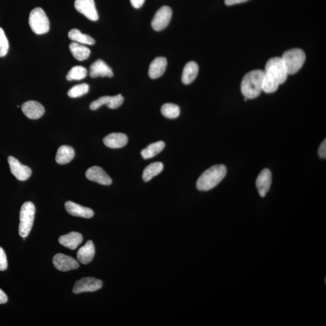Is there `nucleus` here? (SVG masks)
Listing matches in <instances>:
<instances>
[{"instance_id": "1", "label": "nucleus", "mask_w": 326, "mask_h": 326, "mask_svg": "<svg viewBox=\"0 0 326 326\" xmlns=\"http://www.w3.org/2000/svg\"><path fill=\"white\" fill-rule=\"evenodd\" d=\"M287 75L282 57L270 59L265 67L263 91L267 93L276 92L279 85L286 82Z\"/></svg>"}, {"instance_id": "2", "label": "nucleus", "mask_w": 326, "mask_h": 326, "mask_svg": "<svg viewBox=\"0 0 326 326\" xmlns=\"http://www.w3.org/2000/svg\"><path fill=\"white\" fill-rule=\"evenodd\" d=\"M264 71L253 70L245 75L241 84V91L247 99H255L263 91Z\"/></svg>"}, {"instance_id": "3", "label": "nucleus", "mask_w": 326, "mask_h": 326, "mask_svg": "<svg viewBox=\"0 0 326 326\" xmlns=\"http://www.w3.org/2000/svg\"><path fill=\"white\" fill-rule=\"evenodd\" d=\"M226 168L224 165H217L212 166L200 176L197 183V187L200 191H209L215 188L225 178Z\"/></svg>"}, {"instance_id": "4", "label": "nucleus", "mask_w": 326, "mask_h": 326, "mask_svg": "<svg viewBox=\"0 0 326 326\" xmlns=\"http://www.w3.org/2000/svg\"><path fill=\"white\" fill-rule=\"evenodd\" d=\"M282 59L287 74L294 75L301 69L305 62V53L301 49H295L287 51Z\"/></svg>"}, {"instance_id": "5", "label": "nucleus", "mask_w": 326, "mask_h": 326, "mask_svg": "<svg viewBox=\"0 0 326 326\" xmlns=\"http://www.w3.org/2000/svg\"><path fill=\"white\" fill-rule=\"evenodd\" d=\"M35 215L34 204L28 201L22 206L20 210V223L19 225V234L21 237L25 238L32 228Z\"/></svg>"}, {"instance_id": "6", "label": "nucleus", "mask_w": 326, "mask_h": 326, "mask_svg": "<svg viewBox=\"0 0 326 326\" xmlns=\"http://www.w3.org/2000/svg\"><path fill=\"white\" fill-rule=\"evenodd\" d=\"M31 29L37 35H43L50 30V22L46 13L41 8H36L31 11L28 19Z\"/></svg>"}, {"instance_id": "7", "label": "nucleus", "mask_w": 326, "mask_h": 326, "mask_svg": "<svg viewBox=\"0 0 326 326\" xmlns=\"http://www.w3.org/2000/svg\"><path fill=\"white\" fill-rule=\"evenodd\" d=\"M103 283L94 277H85L76 282L73 291L75 294L86 292H94L102 288Z\"/></svg>"}, {"instance_id": "8", "label": "nucleus", "mask_w": 326, "mask_h": 326, "mask_svg": "<svg viewBox=\"0 0 326 326\" xmlns=\"http://www.w3.org/2000/svg\"><path fill=\"white\" fill-rule=\"evenodd\" d=\"M172 16V11L169 6H162L156 12L152 21V27L156 31H161L168 26Z\"/></svg>"}, {"instance_id": "9", "label": "nucleus", "mask_w": 326, "mask_h": 326, "mask_svg": "<svg viewBox=\"0 0 326 326\" xmlns=\"http://www.w3.org/2000/svg\"><path fill=\"white\" fill-rule=\"evenodd\" d=\"M75 7L77 11L89 20L92 21L98 20L99 15L94 0H75Z\"/></svg>"}, {"instance_id": "10", "label": "nucleus", "mask_w": 326, "mask_h": 326, "mask_svg": "<svg viewBox=\"0 0 326 326\" xmlns=\"http://www.w3.org/2000/svg\"><path fill=\"white\" fill-rule=\"evenodd\" d=\"M8 162L10 166L11 173L15 176L17 180L25 181L29 178L31 171L29 167L22 165L17 158L14 156H9Z\"/></svg>"}, {"instance_id": "11", "label": "nucleus", "mask_w": 326, "mask_h": 326, "mask_svg": "<svg viewBox=\"0 0 326 326\" xmlns=\"http://www.w3.org/2000/svg\"><path fill=\"white\" fill-rule=\"evenodd\" d=\"M53 263L57 270L63 272L76 270L79 267L78 261L75 258L61 253L54 255Z\"/></svg>"}, {"instance_id": "12", "label": "nucleus", "mask_w": 326, "mask_h": 326, "mask_svg": "<svg viewBox=\"0 0 326 326\" xmlns=\"http://www.w3.org/2000/svg\"><path fill=\"white\" fill-rule=\"evenodd\" d=\"M124 102V97L121 94L114 95V96H103L92 102L90 105L91 110H96L99 108L107 105L110 109H117L119 108Z\"/></svg>"}, {"instance_id": "13", "label": "nucleus", "mask_w": 326, "mask_h": 326, "mask_svg": "<svg viewBox=\"0 0 326 326\" xmlns=\"http://www.w3.org/2000/svg\"><path fill=\"white\" fill-rule=\"evenodd\" d=\"M85 175L89 180L94 181L95 183L105 185L112 184L111 178L103 169L99 166H92L89 168Z\"/></svg>"}, {"instance_id": "14", "label": "nucleus", "mask_w": 326, "mask_h": 326, "mask_svg": "<svg viewBox=\"0 0 326 326\" xmlns=\"http://www.w3.org/2000/svg\"><path fill=\"white\" fill-rule=\"evenodd\" d=\"M21 109L25 116L30 119H38L42 117L45 110L42 105L39 102L30 101L22 105Z\"/></svg>"}, {"instance_id": "15", "label": "nucleus", "mask_w": 326, "mask_h": 326, "mask_svg": "<svg viewBox=\"0 0 326 326\" xmlns=\"http://www.w3.org/2000/svg\"><path fill=\"white\" fill-rule=\"evenodd\" d=\"M89 75L92 78H98V77L112 78L114 74L113 70L106 63L101 59H98L92 63L89 69Z\"/></svg>"}, {"instance_id": "16", "label": "nucleus", "mask_w": 326, "mask_h": 326, "mask_svg": "<svg viewBox=\"0 0 326 326\" xmlns=\"http://www.w3.org/2000/svg\"><path fill=\"white\" fill-rule=\"evenodd\" d=\"M66 209L70 215L84 218H91L94 216V212L89 208L79 205V204L67 201L65 204Z\"/></svg>"}, {"instance_id": "17", "label": "nucleus", "mask_w": 326, "mask_h": 326, "mask_svg": "<svg viewBox=\"0 0 326 326\" xmlns=\"http://www.w3.org/2000/svg\"><path fill=\"white\" fill-rule=\"evenodd\" d=\"M272 183V174L268 169H265L258 176L256 186L261 197L266 196L270 190Z\"/></svg>"}, {"instance_id": "18", "label": "nucleus", "mask_w": 326, "mask_h": 326, "mask_svg": "<svg viewBox=\"0 0 326 326\" xmlns=\"http://www.w3.org/2000/svg\"><path fill=\"white\" fill-rule=\"evenodd\" d=\"M127 142V137L122 133H111L104 139L105 145L112 149L123 148L126 145Z\"/></svg>"}, {"instance_id": "19", "label": "nucleus", "mask_w": 326, "mask_h": 326, "mask_svg": "<svg viewBox=\"0 0 326 326\" xmlns=\"http://www.w3.org/2000/svg\"><path fill=\"white\" fill-rule=\"evenodd\" d=\"M83 241L82 235L78 232H71L60 236L59 242L60 245L72 250H75Z\"/></svg>"}, {"instance_id": "20", "label": "nucleus", "mask_w": 326, "mask_h": 326, "mask_svg": "<svg viewBox=\"0 0 326 326\" xmlns=\"http://www.w3.org/2000/svg\"><path fill=\"white\" fill-rule=\"evenodd\" d=\"M168 61L165 57H156L151 62L149 69V75L151 79H156L164 74Z\"/></svg>"}, {"instance_id": "21", "label": "nucleus", "mask_w": 326, "mask_h": 326, "mask_svg": "<svg viewBox=\"0 0 326 326\" xmlns=\"http://www.w3.org/2000/svg\"><path fill=\"white\" fill-rule=\"evenodd\" d=\"M95 255V247L91 241H88L83 246L77 253V257L81 264L87 265L93 259Z\"/></svg>"}, {"instance_id": "22", "label": "nucleus", "mask_w": 326, "mask_h": 326, "mask_svg": "<svg viewBox=\"0 0 326 326\" xmlns=\"http://www.w3.org/2000/svg\"><path fill=\"white\" fill-rule=\"evenodd\" d=\"M199 72V67L194 61L188 62L184 67L183 75H182V82L185 85L191 84L197 78Z\"/></svg>"}, {"instance_id": "23", "label": "nucleus", "mask_w": 326, "mask_h": 326, "mask_svg": "<svg viewBox=\"0 0 326 326\" xmlns=\"http://www.w3.org/2000/svg\"><path fill=\"white\" fill-rule=\"evenodd\" d=\"M75 152L71 146H62L59 147L56 156V161L59 165H66L74 158Z\"/></svg>"}, {"instance_id": "24", "label": "nucleus", "mask_w": 326, "mask_h": 326, "mask_svg": "<svg viewBox=\"0 0 326 326\" xmlns=\"http://www.w3.org/2000/svg\"><path fill=\"white\" fill-rule=\"evenodd\" d=\"M69 47L73 56L80 61L88 59L90 55L91 50L81 44L73 42L70 44Z\"/></svg>"}, {"instance_id": "25", "label": "nucleus", "mask_w": 326, "mask_h": 326, "mask_svg": "<svg viewBox=\"0 0 326 326\" xmlns=\"http://www.w3.org/2000/svg\"><path fill=\"white\" fill-rule=\"evenodd\" d=\"M162 163L161 162H155L151 163L147 166L143 173V180L145 182H148L152 179L160 174L163 170Z\"/></svg>"}, {"instance_id": "26", "label": "nucleus", "mask_w": 326, "mask_h": 326, "mask_svg": "<svg viewBox=\"0 0 326 326\" xmlns=\"http://www.w3.org/2000/svg\"><path fill=\"white\" fill-rule=\"evenodd\" d=\"M165 147V143L162 141L153 143L147 148L142 150L141 155L144 159H149L154 157L160 153Z\"/></svg>"}, {"instance_id": "27", "label": "nucleus", "mask_w": 326, "mask_h": 326, "mask_svg": "<svg viewBox=\"0 0 326 326\" xmlns=\"http://www.w3.org/2000/svg\"><path fill=\"white\" fill-rule=\"evenodd\" d=\"M69 37L76 43L87 45H93L95 40L88 35L84 34L78 29H72L69 31Z\"/></svg>"}, {"instance_id": "28", "label": "nucleus", "mask_w": 326, "mask_h": 326, "mask_svg": "<svg viewBox=\"0 0 326 326\" xmlns=\"http://www.w3.org/2000/svg\"><path fill=\"white\" fill-rule=\"evenodd\" d=\"M87 70L82 66H75L70 70L67 75L68 81H80L84 79L87 76Z\"/></svg>"}, {"instance_id": "29", "label": "nucleus", "mask_w": 326, "mask_h": 326, "mask_svg": "<svg viewBox=\"0 0 326 326\" xmlns=\"http://www.w3.org/2000/svg\"><path fill=\"white\" fill-rule=\"evenodd\" d=\"M161 113L168 119H174L180 114V108L178 105L173 104H166L161 107Z\"/></svg>"}, {"instance_id": "30", "label": "nucleus", "mask_w": 326, "mask_h": 326, "mask_svg": "<svg viewBox=\"0 0 326 326\" xmlns=\"http://www.w3.org/2000/svg\"><path fill=\"white\" fill-rule=\"evenodd\" d=\"M89 89V85L87 84L77 85L70 89L68 95L72 98L81 97L87 93Z\"/></svg>"}, {"instance_id": "31", "label": "nucleus", "mask_w": 326, "mask_h": 326, "mask_svg": "<svg viewBox=\"0 0 326 326\" xmlns=\"http://www.w3.org/2000/svg\"><path fill=\"white\" fill-rule=\"evenodd\" d=\"M9 42L4 30L0 27V57H4L8 54Z\"/></svg>"}, {"instance_id": "32", "label": "nucleus", "mask_w": 326, "mask_h": 326, "mask_svg": "<svg viewBox=\"0 0 326 326\" xmlns=\"http://www.w3.org/2000/svg\"><path fill=\"white\" fill-rule=\"evenodd\" d=\"M8 268L7 257L4 250L0 247V271H5Z\"/></svg>"}, {"instance_id": "33", "label": "nucleus", "mask_w": 326, "mask_h": 326, "mask_svg": "<svg viewBox=\"0 0 326 326\" xmlns=\"http://www.w3.org/2000/svg\"><path fill=\"white\" fill-rule=\"evenodd\" d=\"M318 155L319 157L325 159L326 158V140H324L319 146L318 148Z\"/></svg>"}, {"instance_id": "34", "label": "nucleus", "mask_w": 326, "mask_h": 326, "mask_svg": "<svg viewBox=\"0 0 326 326\" xmlns=\"http://www.w3.org/2000/svg\"><path fill=\"white\" fill-rule=\"evenodd\" d=\"M130 1L134 8L139 9L145 3V0H130Z\"/></svg>"}, {"instance_id": "35", "label": "nucleus", "mask_w": 326, "mask_h": 326, "mask_svg": "<svg viewBox=\"0 0 326 326\" xmlns=\"http://www.w3.org/2000/svg\"><path fill=\"white\" fill-rule=\"evenodd\" d=\"M8 301L7 295L3 290L0 289V305L5 304Z\"/></svg>"}, {"instance_id": "36", "label": "nucleus", "mask_w": 326, "mask_h": 326, "mask_svg": "<svg viewBox=\"0 0 326 326\" xmlns=\"http://www.w3.org/2000/svg\"><path fill=\"white\" fill-rule=\"evenodd\" d=\"M248 1V0H225V3L226 5L231 6L239 3H244Z\"/></svg>"}]
</instances>
